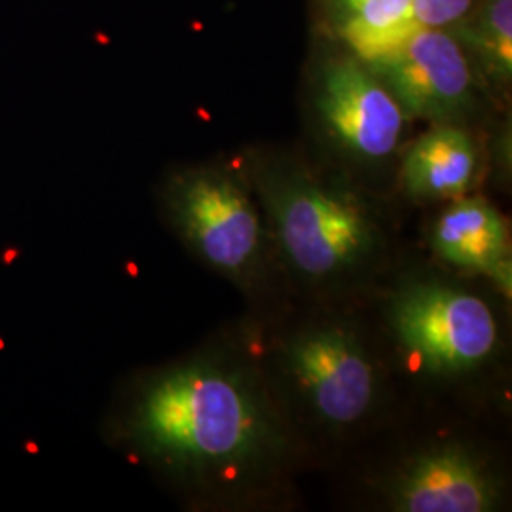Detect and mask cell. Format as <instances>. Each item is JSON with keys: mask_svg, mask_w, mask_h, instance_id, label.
Here are the masks:
<instances>
[{"mask_svg": "<svg viewBox=\"0 0 512 512\" xmlns=\"http://www.w3.org/2000/svg\"><path fill=\"white\" fill-rule=\"evenodd\" d=\"M114 431L152 469L202 490L249 486L285 448L262 385L245 368L213 357L143 376L131 385Z\"/></svg>", "mask_w": 512, "mask_h": 512, "instance_id": "cell-1", "label": "cell"}, {"mask_svg": "<svg viewBox=\"0 0 512 512\" xmlns=\"http://www.w3.org/2000/svg\"><path fill=\"white\" fill-rule=\"evenodd\" d=\"M260 194L283 255L308 279L355 274L378 249L374 220L348 192L300 171H279L260 181Z\"/></svg>", "mask_w": 512, "mask_h": 512, "instance_id": "cell-2", "label": "cell"}, {"mask_svg": "<svg viewBox=\"0 0 512 512\" xmlns=\"http://www.w3.org/2000/svg\"><path fill=\"white\" fill-rule=\"evenodd\" d=\"M165 211L184 241L215 270L249 277L262 255V228L243 186L220 169L175 175L164 192Z\"/></svg>", "mask_w": 512, "mask_h": 512, "instance_id": "cell-3", "label": "cell"}, {"mask_svg": "<svg viewBox=\"0 0 512 512\" xmlns=\"http://www.w3.org/2000/svg\"><path fill=\"white\" fill-rule=\"evenodd\" d=\"M391 325L403 348L435 374H461L490 359L497 344L494 311L442 283H414L399 293Z\"/></svg>", "mask_w": 512, "mask_h": 512, "instance_id": "cell-4", "label": "cell"}, {"mask_svg": "<svg viewBox=\"0 0 512 512\" xmlns=\"http://www.w3.org/2000/svg\"><path fill=\"white\" fill-rule=\"evenodd\" d=\"M363 61L408 118L459 124L475 109V67L452 31L416 25Z\"/></svg>", "mask_w": 512, "mask_h": 512, "instance_id": "cell-5", "label": "cell"}, {"mask_svg": "<svg viewBox=\"0 0 512 512\" xmlns=\"http://www.w3.org/2000/svg\"><path fill=\"white\" fill-rule=\"evenodd\" d=\"M315 109L338 147L363 162H382L401 143L406 112L357 55H334L315 76Z\"/></svg>", "mask_w": 512, "mask_h": 512, "instance_id": "cell-6", "label": "cell"}, {"mask_svg": "<svg viewBox=\"0 0 512 512\" xmlns=\"http://www.w3.org/2000/svg\"><path fill=\"white\" fill-rule=\"evenodd\" d=\"M285 363L311 412L329 425L357 423L374 404L376 370L346 329L313 327L296 334Z\"/></svg>", "mask_w": 512, "mask_h": 512, "instance_id": "cell-7", "label": "cell"}, {"mask_svg": "<svg viewBox=\"0 0 512 512\" xmlns=\"http://www.w3.org/2000/svg\"><path fill=\"white\" fill-rule=\"evenodd\" d=\"M401 512H488L499 486L486 465L461 446H439L412 459L389 490Z\"/></svg>", "mask_w": 512, "mask_h": 512, "instance_id": "cell-8", "label": "cell"}, {"mask_svg": "<svg viewBox=\"0 0 512 512\" xmlns=\"http://www.w3.org/2000/svg\"><path fill=\"white\" fill-rule=\"evenodd\" d=\"M433 247L448 264L490 275L501 291L511 293L509 232L490 203L480 198L454 203L435 226Z\"/></svg>", "mask_w": 512, "mask_h": 512, "instance_id": "cell-9", "label": "cell"}, {"mask_svg": "<svg viewBox=\"0 0 512 512\" xmlns=\"http://www.w3.org/2000/svg\"><path fill=\"white\" fill-rule=\"evenodd\" d=\"M478 171L473 137L459 124H435L406 152L403 183L410 196L439 200L461 196Z\"/></svg>", "mask_w": 512, "mask_h": 512, "instance_id": "cell-10", "label": "cell"}, {"mask_svg": "<svg viewBox=\"0 0 512 512\" xmlns=\"http://www.w3.org/2000/svg\"><path fill=\"white\" fill-rule=\"evenodd\" d=\"M330 31L351 54H380L414 27V0H323Z\"/></svg>", "mask_w": 512, "mask_h": 512, "instance_id": "cell-11", "label": "cell"}, {"mask_svg": "<svg viewBox=\"0 0 512 512\" xmlns=\"http://www.w3.org/2000/svg\"><path fill=\"white\" fill-rule=\"evenodd\" d=\"M473 67L497 86L512 78V0H480L473 14L452 31Z\"/></svg>", "mask_w": 512, "mask_h": 512, "instance_id": "cell-12", "label": "cell"}, {"mask_svg": "<svg viewBox=\"0 0 512 512\" xmlns=\"http://www.w3.org/2000/svg\"><path fill=\"white\" fill-rule=\"evenodd\" d=\"M480 0H414V21L418 27L454 31L473 14Z\"/></svg>", "mask_w": 512, "mask_h": 512, "instance_id": "cell-13", "label": "cell"}]
</instances>
